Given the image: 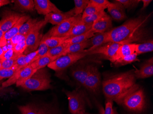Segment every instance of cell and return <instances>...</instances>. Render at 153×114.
Wrapping results in <instances>:
<instances>
[{"label":"cell","instance_id":"obj_1","mask_svg":"<svg viewBox=\"0 0 153 114\" xmlns=\"http://www.w3.org/2000/svg\"><path fill=\"white\" fill-rule=\"evenodd\" d=\"M152 13L140 15L126 21L120 26L107 32L109 42L121 44L143 43L149 40L150 31L147 27Z\"/></svg>","mask_w":153,"mask_h":114},{"label":"cell","instance_id":"obj_2","mask_svg":"<svg viewBox=\"0 0 153 114\" xmlns=\"http://www.w3.org/2000/svg\"><path fill=\"white\" fill-rule=\"evenodd\" d=\"M102 85L106 99L117 104L128 94L140 87L136 83L134 69L108 76L104 79Z\"/></svg>","mask_w":153,"mask_h":114},{"label":"cell","instance_id":"obj_3","mask_svg":"<svg viewBox=\"0 0 153 114\" xmlns=\"http://www.w3.org/2000/svg\"><path fill=\"white\" fill-rule=\"evenodd\" d=\"M51 75L46 68L37 70L20 87L27 91H44L51 89Z\"/></svg>","mask_w":153,"mask_h":114},{"label":"cell","instance_id":"obj_4","mask_svg":"<svg viewBox=\"0 0 153 114\" xmlns=\"http://www.w3.org/2000/svg\"><path fill=\"white\" fill-rule=\"evenodd\" d=\"M131 112L141 113L146 106L144 91L140 88L128 94L118 104Z\"/></svg>","mask_w":153,"mask_h":114},{"label":"cell","instance_id":"obj_5","mask_svg":"<svg viewBox=\"0 0 153 114\" xmlns=\"http://www.w3.org/2000/svg\"><path fill=\"white\" fill-rule=\"evenodd\" d=\"M68 101L69 110L71 114H82L86 112L87 98L82 90L65 91Z\"/></svg>","mask_w":153,"mask_h":114},{"label":"cell","instance_id":"obj_6","mask_svg":"<svg viewBox=\"0 0 153 114\" xmlns=\"http://www.w3.org/2000/svg\"><path fill=\"white\" fill-rule=\"evenodd\" d=\"M18 109L21 114H62L58 106L51 103H30Z\"/></svg>","mask_w":153,"mask_h":114},{"label":"cell","instance_id":"obj_7","mask_svg":"<svg viewBox=\"0 0 153 114\" xmlns=\"http://www.w3.org/2000/svg\"><path fill=\"white\" fill-rule=\"evenodd\" d=\"M87 56L89 55L85 50L80 53L65 55L55 60L49 64L47 67L56 72H60L72 66Z\"/></svg>","mask_w":153,"mask_h":114},{"label":"cell","instance_id":"obj_8","mask_svg":"<svg viewBox=\"0 0 153 114\" xmlns=\"http://www.w3.org/2000/svg\"><path fill=\"white\" fill-rule=\"evenodd\" d=\"M81 19L82 15L71 17L52 27L44 36L45 37H65L72 28L79 22Z\"/></svg>","mask_w":153,"mask_h":114},{"label":"cell","instance_id":"obj_9","mask_svg":"<svg viewBox=\"0 0 153 114\" xmlns=\"http://www.w3.org/2000/svg\"><path fill=\"white\" fill-rule=\"evenodd\" d=\"M36 71V70L33 69L30 65L23 68H20L12 77L2 83V87L6 88L15 84L17 87L21 86Z\"/></svg>","mask_w":153,"mask_h":114},{"label":"cell","instance_id":"obj_10","mask_svg":"<svg viewBox=\"0 0 153 114\" xmlns=\"http://www.w3.org/2000/svg\"><path fill=\"white\" fill-rule=\"evenodd\" d=\"M101 76L96 66L91 65L89 74L85 81L83 87L91 92L98 93L101 86Z\"/></svg>","mask_w":153,"mask_h":114},{"label":"cell","instance_id":"obj_11","mask_svg":"<svg viewBox=\"0 0 153 114\" xmlns=\"http://www.w3.org/2000/svg\"><path fill=\"white\" fill-rule=\"evenodd\" d=\"M91 65V64L85 62H76L71 66V76L82 86H83L85 81L89 74Z\"/></svg>","mask_w":153,"mask_h":114},{"label":"cell","instance_id":"obj_12","mask_svg":"<svg viewBox=\"0 0 153 114\" xmlns=\"http://www.w3.org/2000/svg\"><path fill=\"white\" fill-rule=\"evenodd\" d=\"M122 44L114 42H109L103 46H100L95 49L90 51H85L89 55L94 54H101L105 59L110 60L116 54L118 48Z\"/></svg>","mask_w":153,"mask_h":114},{"label":"cell","instance_id":"obj_13","mask_svg":"<svg viewBox=\"0 0 153 114\" xmlns=\"http://www.w3.org/2000/svg\"><path fill=\"white\" fill-rule=\"evenodd\" d=\"M23 16L22 14L12 11L3 12L2 18L0 21V29L4 33L8 31Z\"/></svg>","mask_w":153,"mask_h":114},{"label":"cell","instance_id":"obj_14","mask_svg":"<svg viewBox=\"0 0 153 114\" xmlns=\"http://www.w3.org/2000/svg\"><path fill=\"white\" fill-rule=\"evenodd\" d=\"M40 30H35L28 33L25 40L27 49L24 54H27L37 50L43 37L39 32Z\"/></svg>","mask_w":153,"mask_h":114},{"label":"cell","instance_id":"obj_15","mask_svg":"<svg viewBox=\"0 0 153 114\" xmlns=\"http://www.w3.org/2000/svg\"><path fill=\"white\" fill-rule=\"evenodd\" d=\"M112 28V19L105 13L92 25L91 29L94 33L108 32Z\"/></svg>","mask_w":153,"mask_h":114},{"label":"cell","instance_id":"obj_16","mask_svg":"<svg viewBox=\"0 0 153 114\" xmlns=\"http://www.w3.org/2000/svg\"><path fill=\"white\" fill-rule=\"evenodd\" d=\"M34 9L39 14L46 15L50 13H62L49 0H34Z\"/></svg>","mask_w":153,"mask_h":114},{"label":"cell","instance_id":"obj_17","mask_svg":"<svg viewBox=\"0 0 153 114\" xmlns=\"http://www.w3.org/2000/svg\"><path fill=\"white\" fill-rule=\"evenodd\" d=\"M107 9L111 19L117 22H120L127 18L125 9L117 0L111 2Z\"/></svg>","mask_w":153,"mask_h":114},{"label":"cell","instance_id":"obj_18","mask_svg":"<svg viewBox=\"0 0 153 114\" xmlns=\"http://www.w3.org/2000/svg\"><path fill=\"white\" fill-rule=\"evenodd\" d=\"M74 16V9L65 13H50L45 15L44 20L48 24H52L56 26L63 22L64 21Z\"/></svg>","mask_w":153,"mask_h":114},{"label":"cell","instance_id":"obj_19","mask_svg":"<svg viewBox=\"0 0 153 114\" xmlns=\"http://www.w3.org/2000/svg\"><path fill=\"white\" fill-rule=\"evenodd\" d=\"M153 75V58L145 61L139 69L134 70V76L137 79H143Z\"/></svg>","mask_w":153,"mask_h":114},{"label":"cell","instance_id":"obj_20","mask_svg":"<svg viewBox=\"0 0 153 114\" xmlns=\"http://www.w3.org/2000/svg\"><path fill=\"white\" fill-rule=\"evenodd\" d=\"M47 24L44 20L38 21L36 19L30 18L20 27L19 34L27 35L32 31L41 29Z\"/></svg>","mask_w":153,"mask_h":114},{"label":"cell","instance_id":"obj_21","mask_svg":"<svg viewBox=\"0 0 153 114\" xmlns=\"http://www.w3.org/2000/svg\"><path fill=\"white\" fill-rule=\"evenodd\" d=\"M135 44L136 43L122 44L118 49L115 56L109 61L111 62V63H113L117 60H119L121 58L133 54L135 53Z\"/></svg>","mask_w":153,"mask_h":114},{"label":"cell","instance_id":"obj_22","mask_svg":"<svg viewBox=\"0 0 153 114\" xmlns=\"http://www.w3.org/2000/svg\"><path fill=\"white\" fill-rule=\"evenodd\" d=\"M90 47L87 51H90L109 43L107 32L94 33L93 36L89 39Z\"/></svg>","mask_w":153,"mask_h":114},{"label":"cell","instance_id":"obj_23","mask_svg":"<svg viewBox=\"0 0 153 114\" xmlns=\"http://www.w3.org/2000/svg\"><path fill=\"white\" fill-rule=\"evenodd\" d=\"M92 26V24L82 23L81 20L79 22L76 24L72 28V29L67 34L65 38L68 39L84 34L91 29Z\"/></svg>","mask_w":153,"mask_h":114},{"label":"cell","instance_id":"obj_24","mask_svg":"<svg viewBox=\"0 0 153 114\" xmlns=\"http://www.w3.org/2000/svg\"><path fill=\"white\" fill-rule=\"evenodd\" d=\"M30 18V17L26 15H23L21 17L17 23L8 31L5 32L4 36V38L5 40L7 41L10 40L13 37L19 34L20 27Z\"/></svg>","mask_w":153,"mask_h":114},{"label":"cell","instance_id":"obj_25","mask_svg":"<svg viewBox=\"0 0 153 114\" xmlns=\"http://www.w3.org/2000/svg\"><path fill=\"white\" fill-rule=\"evenodd\" d=\"M89 47L90 43L89 39L83 43L71 44L68 46L65 51L61 55V57L68 54L80 53L84 51L85 49L89 48Z\"/></svg>","mask_w":153,"mask_h":114},{"label":"cell","instance_id":"obj_26","mask_svg":"<svg viewBox=\"0 0 153 114\" xmlns=\"http://www.w3.org/2000/svg\"><path fill=\"white\" fill-rule=\"evenodd\" d=\"M94 33H95L91 29L84 34L66 39L64 41V43L69 46L71 44L83 43L91 38L94 35Z\"/></svg>","mask_w":153,"mask_h":114},{"label":"cell","instance_id":"obj_27","mask_svg":"<svg viewBox=\"0 0 153 114\" xmlns=\"http://www.w3.org/2000/svg\"><path fill=\"white\" fill-rule=\"evenodd\" d=\"M56 59H57L56 58L51 57L45 55L37 60L33 62L30 65L33 69L37 71L39 69L44 68L46 66H47L49 64L51 63L55 60H56Z\"/></svg>","mask_w":153,"mask_h":114},{"label":"cell","instance_id":"obj_28","mask_svg":"<svg viewBox=\"0 0 153 114\" xmlns=\"http://www.w3.org/2000/svg\"><path fill=\"white\" fill-rule=\"evenodd\" d=\"M153 51V40L150 39L143 43H136L135 53L138 55L152 52Z\"/></svg>","mask_w":153,"mask_h":114},{"label":"cell","instance_id":"obj_29","mask_svg":"<svg viewBox=\"0 0 153 114\" xmlns=\"http://www.w3.org/2000/svg\"><path fill=\"white\" fill-rule=\"evenodd\" d=\"M14 1L16 7L21 11L33 12L35 9L33 0H16Z\"/></svg>","mask_w":153,"mask_h":114},{"label":"cell","instance_id":"obj_30","mask_svg":"<svg viewBox=\"0 0 153 114\" xmlns=\"http://www.w3.org/2000/svg\"><path fill=\"white\" fill-rule=\"evenodd\" d=\"M67 39L66 38L56 37H45L43 36L42 40L44 42L46 45L50 49L57 47L64 43Z\"/></svg>","mask_w":153,"mask_h":114},{"label":"cell","instance_id":"obj_31","mask_svg":"<svg viewBox=\"0 0 153 114\" xmlns=\"http://www.w3.org/2000/svg\"><path fill=\"white\" fill-rule=\"evenodd\" d=\"M137 54L135 53L130 55L124 57L116 61L113 63V65L116 67H120L128 65L134 62L140 61V60L137 58Z\"/></svg>","mask_w":153,"mask_h":114},{"label":"cell","instance_id":"obj_32","mask_svg":"<svg viewBox=\"0 0 153 114\" xmlns=\"http://www.w3.org/2000/svg\"><path fill=\"white\" fill-rule=\"evenodd\" d=\"M68 46L67 44L63 43L57 47L50 49L45 55L48 56L55 57L58 59L61 57L62 54L65 51Z\"/></svg>","mask_w":153,"mask_h":114},{"label":"cell","instance_id":"obj_33","mask_svg":"<svg viewBox=\"0 0 153 114\" xmlns=\"http://www.w3.org/2000/svg\"><path fill=\"white\" fill-rule=\"evenodd\" d=\"M88 0H74V16L82 15L89 3Z\"/></svg>","mask_w":153,"mask_h":114},{"label":"cell","instance_id":"obj_34","mask_svg":"<svg viewBox=\"0 0 153 114\" xmlns=\"http://www.w3.org/2000/svg\"><path fill=\"white\" fill-rule=\"evenodd\" d=\"M105 11H100L97 12L95 13L94 14L91 16L85 17L81 19V22L85 24H92L98 19L100 17H102L103 15L105 13Z\"/></svg>","mask_w":153,"mask_h":114},{"label":"cell","instance_id":"obj_35","mask_svg":"<svg viewBox=\"0 0 153 114\" xmlns=\"http://www.w3.org/2000/svg\"><path fill=\"white\" fill-rule=\"evenodd\" d=\"M19 69L14 67L12 68H2L0 69V81L5 79H9L15 74Z\"/></svg>","mask_w":153,"mask_h":114},{"label":"cell","instance_id":"obj_36","mask_svg":"<svg viewBox=\"0 0 153 114\" xmlns=\"http://www.w3.org/2000/svg\"><path fill=\"white\" fill-rule=\"evenodd\" d=\"M123 5L125 9L128 10L135 8L141 1L140 0H117Z\"/></svg>","mask_w":153,"mask_h":114},{"label":"cell","instance_id":"obj_37","mask_svg":"<svg viewBox=\"0 0 153 114\" xmlns=\"http://www.w3.org/2000/svg\"><path fill=\"white\" fill-rule=\"evenodd\" d=\"M50 48L47 46L45 43L41 39L40 41V44L37 49L38 54L36 58H34L33 62L38 60L39 58H41L42 57L45 55L48 50H49Z\"/></svg>","mask_w":153,"mask_h":114},{"label":"cell","instance_id":"obj_38","mask_svg":"<svg viewBox=\"0 0 153 114\" xmlns=\"http://www.w3.org/2000/svg\"><path fill=\"white\" fill-rule=\"evenodd\" d=\"M89 1L99 11H105L111 3L107 0H90Z\"/></svg>","mask_w":153,"mask_h":114},{"label":"cell","instance_id":"obj_39","mask_svg":"<svg viewBox=\"0 0 153 114\" xmlns=\"http://www.w3.org/2000/svg\"><path fill=\"white\" fill-rule=\"evenodd\" d=\"M99 11H100L98 10L96 7L94 5H93L89 1L88 5H87L85 11L82 13V18L91 16Z\"/></svg>","mask_w":153,"mask_h":114},{"label":"cell","instance_id":"obj_40","mask_svg":"<svg viewBox=\"0 0 153 114\" xmlns=\"http://www.w3.org/2000/svg\"><path fill=\"white\" fill-rule=\"evenodd\" d=\"M19 55H19L14 57L13 58L8 59V60H2L1 69L12 68L16 64V61Z\"/></svg>","mask_w":153,"mask_h":114},{"label":"cell","instance_id":"obj_41","mask_svg":"<svg viewBox=\"0 0 153 114\" xmlns=\"http://www.w3.org/2000/svg\"><path fill=\"white\" fill-rule=\"evenodd\" d=\"M27 49V45L25 41L20 42L14 45L13 47V49L16 54L19 55L24 54Z\"/></svg>","mask_w":153,"mask_h":114},{"label":"cell","instance_id":"obj_42","mask_svg":"<svg viewBox=\"0 0 153 114\" xmlns=\"http://www.w3.org/2000/svg\"><path fill=\"white\" fill-rule=\"evenodd\" d=\"M25 56L26 55L24 54L19 56L16 61V64L14 66L15 68L19 69L27 66L26 62Z\"/></svg>","mask_w":153,"mask_h":114},{"label":"cell","instance_id":"obj_43","mask_svg":"<svg viewBox=\"0 0 153 114\" xmlns=\"http://www.w3.org/2000/svg\"><path fill=\"white\" fill-rule=\"evenodd\" d=\"M27 35L18 34L15 36L13 37L12 39L9 40V41L12 43V45L14 46L17 43H20V42L25 41Z\"/></svg>","mask_w":153,"mask_h":114},{"label":"cell","instance_id":"obj_44","mask_svg":"<svg viewBox=\"0 0 153 114\" xmlns=\"http://www.w3.org/2000/svg\"><path fill=\"white\" fill-rule=\"evenodd\" d=\"M113 101L110 99H106L105 109L103 114H112L113 112Z\"/></svg>","mask_w":153,"mask_h":114},{"label":"cell","instance_id":"obj_45","mask_svg":"<svg viewBox=\"0 0 153 114\" xmlns=\"http://www.w3.org/2000/svg\"><path fill=\"white\" fill-rule=\"evenodd\" d=\"M17 55H19V54H16L14 52L13 49H10L8 50L6 52H4L3 55L2 56L1 58H0V59L2 60H8V59H11L14 57L16 56Z\"/></svg>","mask_w":153,"mask_h":114},{"label":"cell","instance_id":"obj_46","mask_svg":"<svg viewBox=\"0 0 153 114\" xmlns=\"http://www.w3.org/2000/svg\"><path fill=\"white\" fill-rule=\"evenodd\" d=\"M38 54L37 50L34 52H32L30 54H25V60L26 62L27 65H30L31 63H32L34 60V58H36Z\"/></svg>","mask_w":153,"mask_h":114},{"label":"cell","instance_id":"obj_47","mask_svg":"<svg viewBox=\"0 0 153 114\" xmlns=\"http://www.w3.org/2000/svg\"><path fill=\"white\" fill-rule=\"evenodd\" d=\"M7 43V41L5 40V38L1 42H0V58H1L4 54V51L2 49V47L5 46Z\"/></svg>","mask_w":153,"mask_h":114},{"label":"cell","instance_id":"obj_48","mask_svg":"<svg viewBox=\"0 0 153 114\" xmlns=\"http://www.w3.org/2000/svg\"><path fill=\"white\" fill-rule=\"evenodd\" d=\"M141 1L143 3V6L141 10H143L149 5V4L152 2V0H142Z\"/></svg>","mask_w":153,"mask_h":114},{"label":"cell","instance_id":"obj_49","mask_svg":"<svg viewBox=\"0 0 153 114\" xmlns=\"http://www.w3.org/2000/svg\"><path fill=\"white\" fill-rule=\"evenodd\" d=\"M10 1L7 0H0V5L1 6H4V5H7L10 3Z\"/></svg>","mask_w":153,"mask_h":114},{"label":"cell","instance_id":"obj_50","mask_svg":"<svg viewBox=\"0 0 153 114\" xmlns=\"http://www.w3.org/2000/svg\"><path fill=\"white\" fill-rule=\"evenodd\" d=\"M4 34L5 33L1 29H0V42H1L3 39H4Z\"/></svg>","mask_w":153,"mask_h":114},{"label":"cell","instance_id":"obj_51","mask_svg":"<svg viewBox=\"0 0 153 114\" xmlns=\"http://www.w3.org/2000/svg\"><path fill=\"white\" fill-rule=\"evenodd\" d=\"M112 114H118L116 108L113 109V112H112Z\"/></svg>","mask_w":153,"mask_h":114},{"label":"cell","instance_id":"obj_52","mask_svg":"<svg viewBox=\"0 0 153 114\" xmlns=\"http://www.w3.org/2000/svg\"><path fill=\"white\" fill-rule=\"evenodd\" d=\"M1 63H2V60L0 59V69L1 68Z\"/></svg>","mask_w":153,"mask_h":114},{"label":"cell","instance_id":"obj_53","mask_svg":"<svg viewBox=\"0 0 153 114\" xmlns=\"http://www.w3.org/2000/svg\"><path fill=\"white\" fill-rule=\"evenodd\" d=\"M90 114V113H88V112H85V113H83V114Z\"/></svg>","mask_w":153,"mask_h":114},{"label":"cell","instance_id":"obj_54","mask_svg":"<svg viewBox=\"0 0 153 114\" xmlns=\"http://www.w3.org/2000/svg\"><path fill=\"white\" fill-rule=\"evenodd\" d=\"M1 7V5H0V7Z\"/></svg>","mask_w":153,"mask_h":114}]
</instances>
